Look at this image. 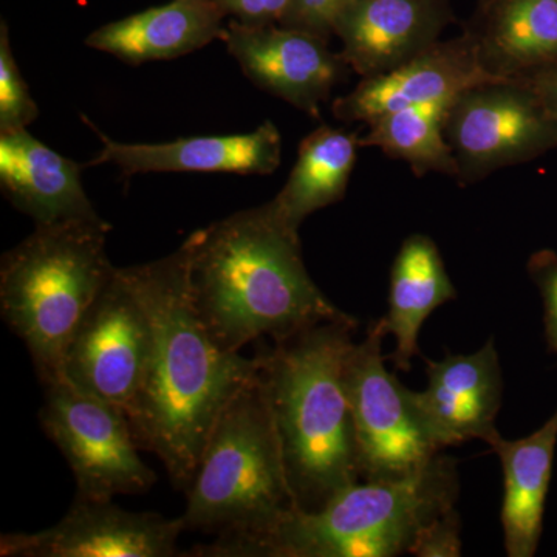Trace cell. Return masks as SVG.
Returning <instances> with one entry per match:
<instances>
[{"instance_id":"obj_1","label":"cell","mask_w":557,"mask_h":557,"mask_svg":"<svg viewBox=\"0 0 557 557\" xmlns=\"http://www.w3.org/2000/svg\"><path fill=\"white\" fill-rule=\"evenodd\" d=\"M121 270L152 335L145 383L126 416L139 448L160 458L175 487L188 490L215 421L259 375L260 358L222 350L209 335L190 293L186 244Z\"/></svg>"},{"instance_id":"obj_2","label":"cell","mask_w":557,"mask_h":557,"mask_svg":"<svg viewBox=\"0 0 557 557\" xmlns=\"http://www.w3.org/2000/svg\"><path fill=\"white\" fill-rule=\"evenodd\" d=\"M194 304L222 350L274 343L322 322L357 319L314 284L289 228L270 205L231 214L185 240Z\"/></svg>"},{"instance_id":"obj_3","label":"cell","mask_w":557,"mask_h":557,"mask_svg":"<svg viewBox=\"0 0 557 557\" xmlns=\"http://www.w3.org/2000/svg\"><path fill=\"white\" fill-rule=\"evenodd\" d=\"M358 321L322 322L259 355L299 509L318 511L361 480L347 388Z\"/></svg>"},{"instance_id":"obj_4","label":"cell","mask_w":557,"mask_h":557,"mask_svg":"<svg viewBox=\"0 0 557 557\" xmlns=\"http://www.w3.org/2000/svg\"><path fill=\"white\" fill-rule=\"evenodd\" d=\"M186 494V530L218 536L188 556L244 557L299 509L260 370L220 413Z\"/></svg>"},{"instance_id":"obj_5","label":"cell","mask_w":557,"mask_h":557,"mask_svg":"<svg viewBox=\"0 0 557 557\" xmlns=\"http://www.w3.org/2000/svg\"><path fill=\"white\" fill-rule=\"evenodd\" d=\"M110 230L104 219L40 225L2 256L0 311L42 384L61 379L70 341L115 273Z\"/></svg>"},{"instance_id":"obj_6","label":"cell","mask_w":557,"mask_h":557,"mask_svg":"<svg viewBox=\"0 0 557 557\" xmlns=\"http://www.w3.org/2000/svg\"><path fill=\"white\" fill-rule=\"evenodd\" d=\"M454 458L438 456L405 478L344 487L318 511L296 509L244 557H395L432 519L456 508Z\"/></svg>"},{"instance_id":"obj_7","label":"cell","mask_w":557,"mask_h":557,"mask_svg":"<svg viewBox=\"0 0 557 557\" xmlns=\"http://www.w3.org/2000/svg\"><path fill=\"white\" fill-rule=\"evenodd\" d=\"M42 386L40 426L67 460L78 487L76 497L109 502L152 487L157 474L139 457L141 448L123 409L64 379Z\"/></svg>"},{"instance_id":"obj_8","label":"cell","mask_w":557,"mask_h":557,"mask_svg":"<svg viewBox=\"0 0 557 557\" xmlns=\"http://www.w3.org/2000/svg\"><path fill=\"white\" fill-rule=\"evenodd\" d=\"M445 135L468 185L556 149L557 120L525 79H487L450 101Z\"/></svg>"},{"instance_id":"obj_9","label":"cell","mask_w":557,"mask_h":557,"mask_svg":"<svg viewBox=\"0 0 557 557\" xmlns=\"http://www.w3.org/2000/svg\"><path fill=\"white\" fill-rule=\"evenodd\" d=\"M384 319L372 322L355 343L347 362V388L362 480L405 478L428 465L442 449L424 428L412 401L386 368Z\"/></svg>"},{"instance_id":"obj_10","label":"cell","mask_w":557,"mask_h":557,"mask_svg":"<svg viewBox=\"0 0 557 557\" xmlns=\"http://www.w3.org/2000/svg\"><path fill=\"white\" fill-rule=\"evenodd\" d=\"M150 346L148 313L116 267L70 341L61 379L127 412L145 383Z\"/></svg>"},{"instance_id":"obj_11","label":"cell","mask_w":557,"mask_h":557,"mask_svg":"<svg viewBox=\"0 0 557 557\" xmlns=\"http://www.w3.org/2000/svg\"><path fill=\"white\" fill-rule=\"evenodd\" d=\"M182 518L132 512L113 500L76 497L57 523L36 533L0 537L2 557H172L185 531Z\"/></svg>"},{"instance_id":"obj_12","label":"cell","mask_w":557,"mask_h":557,"mask_svg":"<svg viewBox=\"0 0 557 557\" xmlns=\"http://www.w3.org/2000/svg\"><path fill=\"white\" fill-rule=\"evenodd\" d=\"M222 40L256 87L313 119L350 69L329 49V39L282 25L255 27L231 20Z\"/></svg>"},{"instance_id":"obj_13","label":"cell","mask_w":557,"mask_h":557,"mask_svg":"<svg viewBox=\"0 0 557 557\" xmlns=\"http://www.w3.org/2000/svg\"><path fill=\"white\" fill-rule=\"evenodd\" d=\"M428 386L412 391V401L424 428L440 449L469 440L486 442L496 432L504 401V376L496 343L491 338L474 354L446 355L442 361L424 358Z\"/></svg>"},{"instance_id":"obj_14","label":"cell","mask_w":557,"mask_h":557,"mask_svg":"<svg viewBox=\"0 0 557 557\" xmlns=\"http://www.w3.org/2000/svg\"><path fill=\"white\" fill-rule=\"evenodd\" d=\"M454 11L449 0H348L333 24L341 57L362 78L381 75L440 40Z\"/></svg>"},{"instance_id":"obj_15","label":"cell","mask_w":557,"mask_h":557,"mask_svg":"<svg viewBox=\"0 0 557 557\" xmlns=\"http://www.w3.org/2000/svg\"><path fill=\"white\" fill-rule=\"evenodd\" d=\"M496 79L480 65L471 39L438 40L423 53L381 75L362 78L350 94L336 98L333 115L344 123L369 124L397 110L453 100L460 91Z\"/></svg>"},{"instance_id":"obj_16","label":"cell","mask_w":557,"mask_h":557,"mask_svg":"<svg viewBox=\"0 0 557 557\" xmlns=\"http://www.w3.org/2000/svg\"><path fill=\"white\" fill-rule=\"evenodd\" d=\"M97 132L102 148L87 166L112 164L124 177L149 172H231L242 175H270L282 160L281 132L267 120L249 134L178 138L168 143L113 141L86 116Z\"/></svg>"},{"instance_id":"obj_17","label":"cell","mask_w":557,"mask_h":557,"mask_svg":"<svg viewBox=\"0 0 557 557\" xmlns=\"http://www.w3.org/2000/svg\"><path fill=\"white\" fill-rule=\"evenodd\" d=\"M83 166L33 137L0 134V188L36 226L101 220L81 180Z\"/></svg>"},{"instance_id":"obj_18","label":"cell","mask_w":557,"mask_h":557,"mask_svg":"<svg viewBox=\"0 0 557 557\" xmlns=\"http://www.w3.org/2000/svg\"><path fill=\"white\" fill-rule=\"evenodd\" d=\"M491 78L557 64V0H479L463 30Z\"/></svg>"},{"instance_id":"obj_19","label":"cell","mask_w":557,"mask_h":557,"mask_svg":"<svg viewBox=\"0 0 557 557\" xmlns=\"http://www.w3.org/2000/svg\"><path fill=\"white\" fill-rule=\"evenodd\" d=\"M226 13L218 0H172L166 5L110 22L86 39L129 65L174 60L223 39Z\"/></svg>"},{"instance_id":"obj_20","label":"cell","mask_w":557,"mask_h":557,"mask_svg":"<svg viewBox=\"0 0 557 557\" xmlns=\"http://www.w3.org/2000/svg\"><path fill=\"white\" fill-rule=\"evenodd\" d=\"M504 471L502 530L509 557H533L544 528L545 502L557 445V410L525 438L507 440L496 431L486 440Z\"/></svg>"},{"instance_id":"obj_21","label":"cell","mask_w":557,"mask_h":557,"mask_svg":"<svg viewBox=\"0 0 557 557\" xmlns=\"http://www.w3.org/2000/svg\"><path fill=\"white\" fill-rule=\"evenodd\" d=\"M456 298V285L435 242L424 234H412L403 242L392 263L388 310L383 318L387 335L397 343L387 361L408 372L412 358L420 354L418 338L424 322Z\"/></svg>"},{"instance_id":"obj_22","label":"cell","mask_w":557,"mask_h":557,"mask_svg":"<svg viewBox=\"0 0 557 557\" xmlns=\"http://www.w3.org/2000/svg\"><path fill=\"white\" fill-rule=\"evenodd\" d=\"M355 132L321 126L300 141L298 160L287 183L269 201L271 211L289 228L299 231L304 220L346 196L358 159Z\"/></svg>"},{"instance_id":"obj_23","label":"cell","mask_w":557,"mask_h":557,"mask_svg":"<svg viewBox=\"0 0 557 557\" xmlns=\"http://www.w3.org/2000/svg\"><path fill=\"white\" fill-rule=\"evenodd\" d=\"M453 100L401 109L370 121L359 146L379 148L392 159L405 160L418 177L438 172L458 180L456 156L445 135L446 112Z\"/></svg>"},{"instance_id":"obj_24","label":"cell","mask_w":557,"mask_h":557,"mask_svg":"<svg viewBox=\"0 0 557 557\" xmlns=\"http://www.w3.org/2000/svg\"><path fill=\"white\" fill-rule=\"evenodd\" d=\"M39 109L11 50L9 27L0 25V134L27 129Z\"/></svg>"},{"instance_id":"obj_25","label":"cell","mask_w":557,"mask_h":557,"mask_svg":"<svg viewBox=\"0 0 557 557\" xmlns=\"http://www.w3.org/2000/svg\"><path fill=\"white\" fill-rule=\"evenodd\" d=\"M461 522L457 509L443 512L421 528L413 539L409 555L417 557L461 556Z\"/></svg>"},{"instance_id":"obj_26","label":"cell","mask_w":557,"mask_h":557,"mask_svg":"<svg viewBox=\"0 0 557 557\" xmlns=\"http://www.w3.org/2000/svg\"><path fill=\"white\" fill-rule=\"evenodd\" d=\"M528 273L544 302V324L547 343L557 354V255L552 249L534 252L528 260Z\"/></svg>"},{"instance_id":"obj_27","label":"cell","mask_w":557,"mask_h":557,"mask_svg":"<svg viewBox=\"0 0 557 557\" xmlns=\"http://www.w3.org/2000/svg\"><path fill=\"white\" fill-rule=\"evenodd\" d=\"M348 0H289L282 27L313 33L321 38L333 36V24Z\"/></svg>"},{"instance_id":"obj_28","label":"cell","mask_w":557,"mask_h":557,"mask_svg":"<svg viewBox=\"0 0 557 557\" xmlns=\"http://www.w3.org/2000/svg\"><path fill=\"white\" fill-rule=\"evenodd\" d=\"M226 16L244 25L281 24L287 13L289 0H218Z\"/></svg>"},{"instance_id":"obj_29","label":"cell","mask_w":557,"mask_h":557,"mask_svg":"<svg viewBox=\"0 0 557 557\" xmlns=\"http://www.w3.org/2000/svg\"><path fill=\"white\" fill-rule=\"evenodd\" d=\"M522 78L530 83L531 87L537 91L541 100L545 102L549 112L557 120V64L534 70V72L528 73Z\"/></svg>"}]
</instances>
